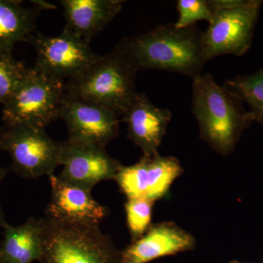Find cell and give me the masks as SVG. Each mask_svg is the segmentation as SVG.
I'll use <instances>...</instances> for the list:
<instances>
[{"instance_id":"6da1fadb","label":"cell","mask_w":263,"mask_h":263,"mask_svg":"<svg viewBox=\"0 0 263 263\" xmlns=\"http://www.w3.org/2000/svg\"><path fill=\"white\" fill-rule=\"evenodd\" d=\"M115 48L137 72L164 70L194 79L202 75L207 62L202 32L196 24L183 29L161 24L140 35L123 38Z\"/></svg>"},{"instance_id":"7a4b0ae2","label":"cell","mask_w":263,"mask_h":263,"mask_svg":"<svg viewBox=\"0 0 263 263\" xmlns=\"http://www.w3.org/2000/svg\"><path fill=\"white\" fill-rule=\"evenodd\" d=\"M243 103L211 74L193 79V114L200 138L220 155L231 154L243 132L254 122L253 114Z\"/></svg>"},{"instance_id":"3957f363","label":"cell","mask_w":263,"mask_h":263,"mask_svg":"<svg viewBox=\"0 0 263 263\" xmlns=\"http://www.w3.org/2000/svg\"><path fill=\"white\" fill-rule=\"evenodd\" d=\"M137 72L115 48L67 80L65 94L98 104L122 117L138 94Z\"/></svg>"},{"instance_id":"277c9868","label":"cell","mask_w":263,"mask_h":263,"mask_svg":"<svg viewBox=\"0 0 263 263\" xmlns=\"http://www.w3.org/2000/svg\"><path fill=\"white\" fill-rule=\"evenodd\" d=\"M43 220V252L39 263H121V251L99 224Z\"/></svg>"},{"instance_id":"5b68a950","label":"cell","mask_w":263,"mask_h":263,"mask_svg":"<svg viewBox=\"0 0 263 263\" xmlns=\"http://www.w3.org/2000/svg\"><path fill=\"white\" fill-rule=\"evenodd\" d=\"M214 16L202 46L206 62L221 55L242 57L250 49L262 0H212Z\"/></svg>"},{"instance_id":"8992f818","label":"cell","mask_w":263,"mask_h":263,"mask_svg":"<svg viewBox=\"0 0 263 263\" xmlns=\"http://www.w3.org/2000/svg\"><path fill=\"white\" fill-rule=\"evenodd\" d=\"M65 84V81L45 75L34 67L27 68L14 93L3 105L4 124L46 129L60 119Z\"/></svg>"},{"instance_id":"52a82bcc","label":"cell","mask_w":263,"mask_h":263,"mask_svg":"<svg viewBox=\"0 0 263 263\" xmlns=\"http://www.w3.org/2000/svg\"><path fill=\"white\" fill-rule=\"evenodd\" d=\"M62 142L52 139L46 129L27 124L0 127V151L9 155L10 170L25 179L49 176L60 166Z\"/></svg>"},{"instance_id":"ba28073f","label":"cell","mask_w":263,"mask_h":263,"mask_svg":"<svg viewBox=\"0 0 263 263\" xmlns=\"http://www.w3.org/2000/svg\"><path fill=\"white\" fill-rule=\"evenodd\" d=\"M27 42L37 53L34 68L62 81L77 76L100 57L89 43L65 29L57 36L33 33Z\"/></svg>"},{"instance_id":"9c48e42d","label":"cell","mask_w":263,"mask_h":263,"mask_svg":"<svg viewBox=\"0 0 263 263\" xmlns=\"http://www.w3.org/2000/svg\"><path fill=\"white\" fill-rule=\"evenodd\" d=\"M183 171L177 158L157 153L143 155L133 165H122L115 180L127 197H143L156 202L167 195Z\"/></svg>"},{"instance_id":"30bf717a","label":"cell","mask_w":263,"mask_h":263,"mask_svg":"<svg viewBox=\"0 0 263 263\" xmlns=\"http://www.w3.org/2000/svg\"><path fill=\"white\" fill-rule=\"evenodd\" d=\"M119 116L110 109L64 94L60 119L68 133L67 141L104 147L119 135Z\"/></svg>"},{"instance_id":"8fae6325","label":"cell","mask_w":263,"mask_h":263,"mask_svg":"<svg viewBox=\"0 0 263 263\" xmlns=\"http://www.w3.org/2000/svg\"><path fill=\"white\" fill-rule=\"evenodd\" d=\"M59 177L67 182L92 190L98 183L115 179L122 164L104 147L87 143L62 142Z\"/></svg>"},{"instance_id":"7c38bea8","label":"cell","mask_w":263,"mask_h":263,"mask_svg":"<svg viewBox=\"0 0 263 263\" xmlns=\"http://www.w3.org/2000/svg\"><path fill=\"white\" fill-rule=\"evenodd\" d=\"M195 245V237L174 222L156 223L141 238L121 251V263H148L193 250Z\"/></svg>"},{"instance_id":"4fadbf2b","label":"cell","mask_w":263,"mask_h":263,"mask_svg":"<svg viewBox=\"0 0 263 263\" xmlns=\"http://www.w3.org/2000/svg\"><path fill=\"white\" fill-rule=\"evenodd\" d=\"M51 196L46 216L59 220L100 224L108 214L91 195V190L67 182L54 174L48 176Z\"/></svg>"},{"instance_id":"5bb4252c","label":"cell","mask_w":263,"mask_h":263,"mask_svg":"<svg viewBox=\"0 0 263 263\" xmlns=\"http://www.w3.org/2000/svg\"><path fill=\"white\" fill-rule=\"evenodd\" d=\"M172 117L169 109L156 106L144 93L139 92L122 116L128 138L146 156L158 153Z\"/></svg>"},{"instance_id":"9a60e30c","label":"cell","mask_w":263,"mask_h":263,"mask_svg":"<svg viewBox=\"0 0 263 263\" xmlns=\"http://www.w3.org/2000/svg\"><path fill=\"white\" fill-rule=\"evenodd\" d=\"M65 29L88 43L120 13L123 0H62Z\"/></svg>"},{"instance_id":"2e32d148","label":"cell","mask_w":263,"mask_h":263,"mask_svg":"<svg viewBox=\"0 0 263 263\" xmlns=\"http://www.w3.org/2000/svg\"><path fill=\"white\" fill-rule=\"evenodd\" d=\"M43 220L29 217L23 224L3 228L0 243L1 263H32L43 252Z\"/></svg>"},{"instance_id":"e0dca14e","label":"cell","mask_w":263,"mask_h":263,"mask_svg":"<svg viewBox=\"0 0 263 263\" xmlns=\"http://www.w3.org/2000/svg\"><path fill=\"white\" fill-rule=\"evenodd\" d=\"M36 10L26 8L17 0H0V53L12 54L17 43L34 33Z\"/></svg>"},{"instance_id":"ac0fdd59","label":"cell","mask_w":263,"mask_h":263,"mask_svg":"<svg viewBox=\"0 0 263 263\" xmlns=\"http://www.w3.org/2000/svg\"><path fill=\"white\" fill-rule=\"evenodd\" d=\"M224 86L248 105L254 122L263 127V69L251 75L227 80Z\"/></svg>"},{"instance_id":"d6986e66","label":"cell","mask_w":263,"mask_h":263,"mask_svg":"<svg viewBox=\"0 0 263 263\" xmlns=\"http://www.w3.org/2000/svg\"><path fill=\"white\" fill-rule=\"evenodd\" d=\"M155 202L143 197H127L124 209L132 241L141 238L152 226Z\"/></svg>"},{"instance_id":"ffe728a7","label":"cell","mask_w":263,"mask_h":263,"mask_svg":"<svg viewBox=\"0 0 263 263\" xmlns=\"http://www.w3.org/2000/svg\"><path fill=\"white\" fill-rule=\"evenodd\" d=\"M27 68L12 54L0 53V103L9 100L23 79Z\"/></svg>"},{"instance_id":"44dd1931","label":"cell","mask_w":263,"mask_h":263,"mask_svg":"<svg viewBox=\"0 0 263 263\" xmlns=\"http://www.w3.org/2000/svg\"><path fill=\"white\" fill-rule=\"evenodd\" d=\"M179 18L175 22L177 29L195 25L199 21L210 22L215 12L212 0H179L176 3Z\"/></svg>"},{"instance_id":"7402d4cb","label":"cell","mask_w":263,"mask_h":263,"mask_svg":"<svg viewBox=\"0 0 263 263\" xmlns=\"http://www.w3.org/2000/svg\"><path fill=\"white\" fill-rule=\"evenodd\" d=\"M7 173H8V171L4 168L3 166L0 165V186H1L3 181H4ZM8 224V223L7 222L6 219H5V213L3 212L1 204H0V228L3 229Z\"/></svg>"},{"instance_id":"603a6c76","label":"cell","mask_w":263,"mask_h":263,"mask_svg":"<svg viewBox=\"0 0 263 263\" xmlns=\"http://www.w3.org/2000/svg\"><path fill=\"white\" fill-rule=\"evenodd\" d=\"M228 263H253V262H239V261H238V260H232V261H230V262H229ZM261 263H263V261Z\"/></svg>"},{"instance_id":"cb8c5ba5","label":"cell","mask_w":263,"mask_h":263,"mask_svg":"<svg viewBox=\"0 0 263 263\" xmlns=\"http://www.w3.org/2000/svg\"><path fill=\"white\" fill-rule=\"evenodd\" d=\"M0 263H1V262H0Z\"/></svg>"}]
</instances>
